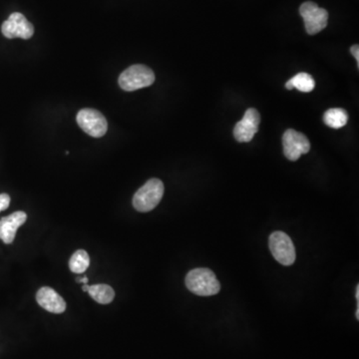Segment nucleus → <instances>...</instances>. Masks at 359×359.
Returning a JSON list of instances; mask_svg holds the SVG:
<instances>
[{
    "mask_svg": "<svg viewBox=\"0 0 359 359\" xmlns=\"http://www.w3.org/2000/svg\"><path fill=\"white\" fill-rule=\"evenodd\" d=\"M186 287L193 294L200 297H211L221 290L218 278L209 269H195L186 276Z\"/></svg>",
    "mask_w": 359,
    "mask_h": 359,
    "instance_id": "1",
    "label": "nucleus"
},
{
    "mask_svg": "<svg viewBox=\"0 0 359 359\" xmlns=\"http://www.w3.org/2000/svg\"><path fill=\"white\" fill-rule=\"evenodd\" d=\"M164 184L159 179L149 180L147 183L141 187L133 198V205L138 212H147L154 210L163 196H164Z\"/></svg>",
    "mask_w": 359,
    "mask_h": 359,
    "instance_id": "2",
    "label": "nucleus"
},
{
    "mask_svg": "<svg viewBox=\"0 0 359 359\" xmlns=\"http://www.w3.org/2000/svg\"><path fill=\"white\" fill-rule=\"evenodd\" d=\"M154 82V72L148 66L143 65L130 66L119 77L120 87L128 92L151 86Z\"/></svg>",
    "mask_w": 359,
    "mask_h": 359,
    "instance_id": "3",
    "label": "nucleus"
},
{
    "mask_svg": "<svg viewBox=\"0 0 359 359\" xmlns=\"http://www.w3.org/2000/svg\"><path fill=\"white\" fill-rule=\"evenodd\" d=\"M269 250L276 261L283 266L294 264L297 252L292 238L283 231H273L269 237Z\"/></svg>",
    "mask_w": 359,
    "mask_h": 359,
    "instance_id": "4",
    "label": "nucleus"
},
{
    "mask_svg": "<svg viewBox=\"0 0 359 359\" xmlns=\"http://www.w3.org/2000/svg\"><path fill=\"white\" fill-rule=\"evenodd\" d=\"M299 13L304 18V26L309 35L318 34L327 26V11L318 7L314 2L306 1L302 4L299 7Z\"/></svg>",
    "mask_w": 359,
    "mask_h": 359,
    "instance_id": "5",
    "label": "nucleus"
},
{
    "mask_svg": "<svg viewBox=\"0 0 359 359\" xmlns=\"http://www.w3.org/2000/svg\"><path fill=\"white\" fill-rule=\"evenodd\" d=\"M76 120L80 128L94 138H100L107 132V120L99 111L90 108L80 110L76 116Z\"/></svg>",
    "mask_w": 359,
    "mask_h": 359,
    "instance_id": "6",
    "label": "nucleus"
},
{
    "mask_svg": "<svg viewBox=\"0 0 359 359\" xmlns=\"http://www.w3.org/2000/svg\"><path fill=\"white\" fill-rule=\"evenodd\" d=\"M283 154L290 161H297L302 155L308 154L311 150V143L304 134L289 129L283 136Z\"/></svg>",
    "mask_w": 359,
    "mask_h": 359,
    "instance_id": "7",
    "label": "nucleus"
},
{
    "mask_svg": "<svg viewBox=\"0 0 359 359\" xmlns=\"http://www.w3.org/2000/svg\"><path fill=\"white\" fill-rule=\"evenodd\" d=\"M1 32L8 39H29L34 34V27L23 14L14 13L2 23Z\"/></svg>",
    "mask_w": 359,
    "mask_h": 359,
    "instance_id": "8",
    "label": "nucleus"
},
{
    "mask_svg": "<svg viewBox=\"0 0 359 359\" xmlns=\"http://www.w3.org/2000/svg\"><path fill=\"white\" fill-rule=\"evenodd\" d=\"M261 115L255 108L247 110L244 117L236 124L233 128V137L240 143H248L254 139L255 135L259 131Z\"/></svg>",
    "mask_w": 359,
    "mask_h": 359,
    "instance_id": "9",
    "label": "nucleus"
},
{
    "mask_svg": "<svg viewBox=\"0 0 359 359\" xmlns=\"http://www.w3.org/2000/svg\"><path fill=\"white\" fill-rule=\"evenodd\" d=\"M27 215L25 212H15L0 219V240L6 245L13 244L16 231L25 223Z\"/></svg>",
    "mask_w": 359,
    "mask_h": 359,
    "instance_id": "10",
    "label": "nucleus"
},
{
    "mask_svg": "<svg viewBox=\"0 0 359 359\" xmlns=\"http://www.w3.org/2000/svg\"><path fill=\"white\" fill-rule=\"evenodd\" d=\"M36 301L42 309L51 313H62L66 309L65 299L51 287H41L37 292Z\"/></svg>",
    "mask_w": 359,
    "mask_h": 359,
    "instance_id": "11",
    "label": "nucleus"
},
{
    "mask_svg": "<svg viewBox=\"0 0 359 359\" xmlns=\"http://www.w3.org/2000/svg\"><path fill=\"white\" fill-rule=\"evenodd\" d=\"M87 292L94 301L101 304H110L115 297L114 290L108 285H90Z\"/></svg>",
    "mask_w": 359,
    "mask_h": 359,
    "instance_id": "12",
    "label": "nucleus"
},
{
    "mask_svg": "<svg viewBox=\"0 0 359 359\" xmlns=\"http://www.w3.org/2000/svg\"><path fill=\"white\" fill-rule=\"evenodd\" d=\"M323 122L330 128L340 129L346 126L348 122V114L346 110L332 108L327 110L323 115Z\"/></svg>",
    "mask_w": 359,
    "mask_h": 359,
    "instance_id": "13",
    "label": "nucleus"
},
{
    "mask_svg": "<svg viewBox=\"0 0 359 359\" xmlns=\"http://www.w3.org/2000/svg\"><path fill=\"white\" fill-rule=\"evenodd\" d=\"M90 266V257L86 250H78L72 255L69 261V269L72 273H83Z\"/></svg>",
    "mask_w": 359,
    "mask_h": 359,
    "instance_id": "14",
    "label": "nucleus"
},
{
    "mask_svg": "<svg viewBox=\"0 0 359 359\" xmlns=\"http://www.w3.org/2000/svg\"><path fill=\"white\" fill-rule=\"evenodd\" d=\"M290 81L292 82V88H297L299 91L304 92V93L313 91L316 87V81L313 76L308 73H299L290 79Z\"/></svg>",
    "mask_w": 359,
    "mask_h": 359,
    "instance_id": "15",
    "label": "nucleus"
},
{
    "mask_svg": "<svg viewBox=\"0 0 359 359\" xmlns=\"http://www.w3.org/2000/svg\"><path fill=\"white\" fill-rule=\"evenodd\" d=\"M11 205V197L7 194H0V212L6 211Z\"/></svg>",
    "mask_w": 359,
    "mask_h": 359,
    "instance_id": "16",
    "label": "nucleus"
},
{
    "mask_svg": "<svg viewBox=\"0 0 359 359\" xmlns=\"http://www.w3.org/2000/svg\"><path fill=\"white\" fill-rule=\"evenodd\" d=\"M358 45H353V47L351 48V54H353V57L356 59V61H358V66H359V48Z\"/></svg>",
    "mask_w": 359,
    "mask_h": 359,
    "instance_id": "17",
    "label": "nucleus"
},
{
    "mask_svg": "<svg viewBox=\"0 0 359 359\" xmlns=\"http://www.w3.org/2000/svg\"><path fill=\"white\" fill-rule=\"evenodd\" d=\"M76 282L78 283H83V285H87L88 283V278L86 276H84L83 278H77Z\"/></svg>",
    "mask_w": 359,
    "mask_h": 359,
    "instance_id": "18",
    "label": "nucleus"
},
{
    "mask_svg": "<svg viewBox=\"0 0 359 359\" xmlns=\"http://www.w3.org/2000/svg\"><path fill=\"white\" fill-rule=\"evenodd\" d=\"M89 285H83V287H82V290H83L84 292H88Z\"/></svg>",
    "mask_w": 359,
    "mask_h": 359,
    "instance_id": "19",
    "label": "nucleus"
},
{
    "mask_svg": "<svg viewBox=\"0 0 359 359\" xmlns=\"http://www.w3.org/2000/svg\"><path fill=\"white\" fill-rule=\"evenodd\" d=\"M355 297H356V299H358V302H359V285H358V287H356Z\"/></svg>",
    "mask_w": 359,
    "mask_h": 359,
    "instance_id": "20",
    "label": "nucleus"
},
{
    "mask_svg": "<svg viewBox=\"0 0 359 359\" xmlns=\"http://www.w3.org/2000/svg\"><path fill=\"white\" fill-rule=\"evenodd\" d=\"M356 318H358V320H359V304H358V309H356L355 313Z\"/></svg>",
    "mask_w": 359,
    "mask_h": 359,
    "instance_id": "21",
    "label": "nucleus"
}]
</instances>
